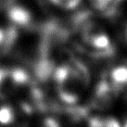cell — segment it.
Here are the masks:
<instances>
[{"instance_id":"obj_9","label":"cell","mask_w":127,"mask_h":127,"mask_svg":"<svg viewBox=\"0 0 127 127\" xmlns=\"http://www.w3.org/2000/svg\"><path fill=\"white\" fill-rule=\"evenodd\" d=\"M5 38H6V32L3 29L0 27V46L4 44V41H5Z\"/></svg>"},{"instance_id":"obj_3","label":"cell","mask_w":127,"mask_h":127,"mask_svg":"<svg viewBox=\"0 0 127 127\" xmlns=\"http://www.w3.org/2000/svg\"><path fill=\"white\" fill-rule=\"evenodd\" d=\"M119 93L105 78L95 86L90 105L96 110H107L114 104Z\"/></svg>"},{"instance_id":"obj_4","label":"cell","mask_w":127,"mask_h":127,"mask_svg":"<svg viewBox=\"0 0 127 127\" xmlns=\"http://www.w3.org/2000/svg\"><path fill=\"white\" fill-rule=\"evenodd\" d=\"M107 80L120 92L127 87V65L116 66L109 71Z\"/></svg>"},{"instance_id":"obj_12","label":"cell","mask_w":127,"mask_h":127,"mask_svg":"<svg viewBox=\"0 0 127 127\" xmlns=\"http://www.w3.org/2000/svg\"><path fill=\"white\" fill-rule=\"evenodd\" d=\"M126 107H127V99H126Z\"/></svg>"},{"instance_id":"obj_1","label":"cell","mask_w":127,"mask_h":127,"mask_svg":"<svg viewBox=\"0 0 127 127\" xmlns=\"http://www.w3.org/2000/svg\"><path fill=\"white\" fill-rule=\"evenodd\" d=\"M54 79L60 98L66 105L74 106L90 83V71L84 62L72 58L55 69Z\"/></svg>"},{"instance_id":"obj_2","label":"cell","mask_w":127,"mask_h":127,"mask_svg":"<svg viewBox=\"0 0 127 127\" xmlns=\"http://www.w3.org/2000/svg\"><path fill=\"white\" fill-rule=\"evenodd\" d=\"M77 22L83 44L88 52L95 57H107L113 53L112 42L101 25L85 17H79Z\"/></svg>"},{"instance_id":"obj_8","label":"cell","mask_w":127,"mask_h":127,"mask_svg":"<svg viewBox=\"0 0 127 127\" xmlns=\"http://www.w3.org/2000/svg\"><path fill=\"white\" fill-rule=\"evenodd\" d=\"M56 6L64 9H73L79 6L82 0H50Z\"/></svg>"},{"instance_id":"obj_5","label":"cell","mask_w":127,"mask_h":127,"mask_svg":"<svg viewBox=\"0 0 127 127\" xmlns=\"http://www.w3.org/2000/svg\"><path fill=\"white\" fill-rule=\"evenodd\" d=\"M9 18L14 23L17 24H28L30 22V13L28 11L20 7H12L9 12Z\"/></svg>"},{"instance_id":"obj_7","label":"cell","mask_w":127,"mask_h":127,"mask_svg":"<svg viewBox=\"0 0 127 127\" xmlns=\"http://www.w3.org/2000/svg\"><path fill=\"white\" fill-rule=\"evenodd\" d=\"M15 120L13 109L8 106H4L0 109V123L3 124H9Z\"/></svg>"},{"instance_id":"obj_6","label":"cell","mask_w":127,"mask_h":127,"mask_svg":"<svg viewBox=\"0 0 127 127\" xmlns=\"http://www.w3.org/2000/svg\"><path fill=\"white\" fill-rule=\"evenodd\" d=\"M88 127H121V124L114 118L92 117L88 121Z\"/></svg>"},{"instance_id":"obj_10","label":"cell","mask_w":127,"mask_h":127,"mask_svg":"<svg viewBox=\"0 0 127 127\" xmlns=\"http://www.w3.org/2000/svg\"><path fill=\"white\" fill-rule=\"evenodd\" d=\"M124 127H127V123H126L125 124H124Z\"/></svg>"},{"instance_id":"obj_11","label":"cell","mask_w":127,"mask_h":127,"mask_svg":"<svg viewBox=\"0 0 127 127\" xmlns=\"http://www.w3.org/2000/svg\"><path fill=\"white\" fill-rule=\"evenodd\" d=\"M126 38H127V29H126Z\"/></svg>"}]
</instances>
